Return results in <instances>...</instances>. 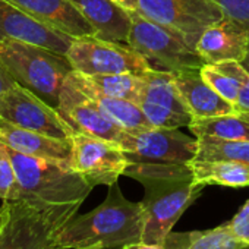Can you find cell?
<instances>
[{
	"label": "cell",
	"mask_w": 249,
	"mask_h": 249,
	"mask_svg": "<svg viewBox=\"0 0 249 249\" xmlns=\"http://www.w3.org/2000/svg\"><path fill=\"white\" fill-rule=\"evenodd\" d=\"M201 76L217 94H220L224 100H227L236 106V103L239 100L240 88L243 84L242 81H239V79L233 78L231 75L224 73V72L218 71L217 68H214L213 65H207V63L201 69Z\"/></svg>",
	"instance_id": "cell-25"
},
{
	"label": "cell",
	"mask_w": 249,
	"mask_h": 249,
	"mask_svg": "<svg viewBox=\"0 0 249 249\" xmlns=\"http://www.w3.org/2000/svg\"><path fill=\"white\" fill-rule=\"evenodd\" d=\"M188 128L196 138L208 137L221 141H249V114L236 111L194 120Z\"/></svg>",
	"instance_id": "cell-22"
},
{
	"label": "cell",
	"mask_w": 249,
	"mask_h": 249,
	"mask_svg": "<svg viewBox=\"0 0 249 249\" xmlns=\"http://www.w3.org/2000/svg\"><path fill=\"white\" fill-rule=\"evenodd\" d=\"M5 147L14 163L19 185L17 201L49 207L82 205L92 191V186L71 164L25 156L8 145Z\"/></svg>",
	"instance_id": "cell-3"
},
{
	"label": "cell",
	"mask_w": 249,
	"mask_h": 249,
	"mask_svg": "<svg viewBox=\"0 0 249 249\" xmlns=\"http://www.w3.org/2000/svg\"><path fill=\"white\" fill-rule=\"evenodd\" d=\"M95 30V37L106 41L128 44L132 28V12L113 0H72Z\"/></svg>",
	"instance_id": "cell-19"
},
{
	"label": "cell",
	"mask_w": 249,
	"mask_h": 249,
	"mask_svg": "<svg viewBox=\"0 0 249 249\" xmlns=\"http://www.w3.org/2000/svg\"><path fill=\"white\" fill-rule=\"evenodd\" d=\"M128 46L138 52L154 71H201L205 62L185 38L138 12H132Z\"/></svg>",
	"instance_id": "cell-6"
},
{
	"label": "cell",
	"mask_w": 249,
	"mask_h": 249,
	"mask_svg": "<svg viewBox=\"0 0 249 249\" xmlns=\"http://www.w3.org/2000/svg\"><path fill=\"white\" fill-rule=\"evenodd\" d=\"M141 202L124 198L119 183L108 186L106 199L85 214H75L57 231L54 245L79 249H113L142 242Z\"/></svg>",
	"instance_id": "cell-2"
},
{
	"label": "cell",
	"mask_w": 249,
	"mask_h": 249,
	"mask_svg": "<svg viewBox=\"0 0 249 249\" xmlns=\"http://www.w3.org/2000/svg\"><path fill=\"white\" fill-rule=\"evenodd\" d=\"M128 164L126 154L117 144L87 134H73L71 167L92 188L116 183Z\"/></svg>",
	"instance_id": "cell-12"
},
{
	"label": "cell",
	"mask_w": 249,
	"mask_h": 249,
	"mask_svg": "<svg viewBox=\"0 0 249 249\" xmlns=\"http://www.w3.org/2000/svg\"><path fill=\"white\" fill-rule=\"evenodd\" d=\"M0 36L40 46L65 56L75 41V37L40 22L8 0H0Z\"/></svg>",
	"instance_id": "cell-14"
},
{
	"label": "cell",
	"mask_w": 249,
	"mask_h": 249,
	"mask_svg": "<svg viewBox=\"0 0 249 249\" xmlns=\"http://www.w3.org/2000/svg\"><path fill=\"white\" fill-rule=\"evenodd\" d=\"M213 249H249V243H246V242H243V240H240L239 237L234 236V237L226 240L224 243L217 245Z\"/></svg>",
	"instance_id": "cell-32"
},
{
	"label": "cell",
	"mask_w": 249,
	"mask_h": 249,
	"mask_svg": "<svg viewBox=\"0 0 249 249\" xmlns=\"http://www.w3.org/2000/svg\"><path fill=\"white\" fill-rule=\"evenodd\" d=\"M189 167L196 183L227 188L249 186V164L234 160H192Z\"/></svg>",
	"instance_id": "cell-21"
},
{
	"label": "cell",
	"mask_w": 249,
	"mask_h": 249,
	"mask_svg": "<svg viewBox=\"0 0 249 249\" xmlns=\"http://www.w3.org/2000/svg\"><path fill=\"white\" fill-rule=\"evenodd\" d=\"M137 12L175 31L194 49L201 34L224 18L210 0H140Z\"/></svg>",
	"instance_id": "cell-8"
},
{
	"label": "cell",
	"mask_w": 249,
	"mask_h": 249,
	"mask_svg": "<svg viewBox=\"0 0 249 249\" xmlns=\"http://www.w3.org/2000/svg\"><path fill=\"white\" fill-rule=\"evenodd\" d=\"M89 84L100 92L113 97L138 103L144 88L142 75L137 73H110V75H84Z\"/></svg>",
	"instance_id": "cell-23"
},
{
	"label": "cell",
	"mask_w": 249,
	"mask_h": 249,
	"mask_svg": "<svg viewBox=\"0 0 249 249\" xmlns=\"http://www.w3.org/2000/svg\"><path fill=\"white\" fill-rule=\"evenodd\" d=\"M49 249H79V248H71V246H52V248H49Z\"/></svg>",
	"instance_id": "cell-35"
},
{
	"label": "cell",
	"mask_w": 249,
	"mask_h": 249,
	"mask_svg": "<svg viewBox=\"0 0 249 249\" xmlns=\"http://www.w3.org/2000/svg\"><path fill=\"white\" fill-rule=\"evenodd\" d=\"M19 185L15 173L14 163L6 151L5 144L0 142V199L17 201Z\"/></svg>",
	"instance_id": "cell-27"
},
{
	"label": "cell",
	"mask_w": 249,
	"mask_h": 249,
	"mask_svg": "<svg viewBox=\"0 0 249 249\" xmlns=\"http://www.w3.org/2000/svg\"><path fill=\"white\" fill-rule=\"evenodd\" d=\"M113 2L117 3L119 6H122L123 9L129 11V12H137L140 0H113Z\"/></svg>",
	"instance_id": "cell-34"
},
{
	"label": "cell",
	"mask_w": 249,
	"mask_h": 249,
	"mask_svg": "<svg viewBox=\"0 0 249 249\" xmlns=\"http://www.w3.org/2000/svg\"><path fill=\"white\" fill-rule=\"evenodd\" d=\"M242 63L246 68V75H245V79H243V84L240 88V94H239V100L236 103V108H237V111L249 114V54Z\"/></svg>",
	"instance_id": "cell-30"
},
{
	"label": "cell",
	"mask_w": 249,
	"mask_h": 249,
	"mask_svg": "<svg viewBox=\"0 0 249 249\" xmlns=\"http://www.w3.org/2000/svg\"><path fill=\"white\" fill-rule=\"evenodd\" d=\"M226 226L233 236L249 243V199L229 221H226Z\"/></svg>",
	"instance_id": "cell-29"
},
{
	"label": "cell",
	"mask_w": 249,
	"mask_h": 249,
	"mask_svg": "<svg viewBox=\"0 0 249 249\" xmlns=\"http://www.w3.org/2000/svg\"><path fill=\"white\" fill-rule=\"evenodd\" d=\"M195 50L207 65L229 60L242 63L249 54V30L223 18L201 34Z\"/></svg>",
	"instance_id": "cell-15"
},
{
	"label": "cell",
	"mask_w": 249,
	"mask_h": 249,
	"mask_svg": "<svg viewBox=\"0 0 249 249\" xmlns=\"http://www.w3.org/2000/svg\"><path fill=\"white\" fill-rule=\"evenodd\" d=\"M0 117L19 128L59 140H72L75 134L57 108L19 84L0 97Z\"/></svg>",
	"instance_id": "cell-10"
},
{
	"label": "cell",
	"mask_w": 249,
	"mask_h": 249,
	"mask_svg": "<svg viewBox=\"0 0 249 249\" xmlns=\"http://www.w3.org/2000/svg\"><path fill=\"white\" fill-rule=\"evenodd\" d=\"M81 205L49 207L30 201H3L0 207V249H49L62 226Z\"/></svg>",
	"instance_id": "cell-5"
},
{
	"label": "cell",
	"mask_w": 249,
	"mask_h": 249,
	"mask_svg": "<svg viewBox=\"0 0 249 249\" xmlns=\"http://www.w3.org/2000/svg\"><path fill=\"white\" fill-rule=\"evenodd\" d=\"M144 88L138 101L154 128H182L194 122L172 72L148 71L142 73Z\"/></svg>",
	"instance_id": "cell-13"
},
{
	"label": "cell",
	"mask_w": 249,
	"mask_h": 249,
	"mask_svg": "<svg viewBox=\"0 0 249 249\" xmlns=\"http://www.w3.org/2000/svg\"><path fill=\"white\" fill-rule=\"evenodd\" d=\"M40 22L71 37H95V30L72 0H8Z\"/></svg>",
	"instance_id": "cell-16"
},
{
	"label": "cell",
	"mask_w": 249,
	"mask_h": 249,
	"mask_svg": "<svg viewBox=\"0 0 249 249\" xmlns=\"http://www.w3.org/2000/svg\"><path fill=\"white\" fill-rule=\"evenodd\" d=\"M57 111L75 134L103 138L117 144L120 148L131 134L117 126L100 104L71 78V73L60 91Z\"/></svg>",
	"instance_id": "cell-9"
},
{
	"label": "cell",
	"mask_w": 249,
	"mask_h": 249,
	"mask_svg": "<svg viewBox=\"0 0 249 249\" xmlns=\"http://www.w3.org/2000/svg\"><path fill=\"white\" fill-rule=\"evenodd\" d=\"M234 237L231 231L227 229L226 223L210 229V230H199V231H182L183 249H213L220 243Z\"/></svg>",
	"instance_id": "cell-26"
},
{
	"label": "cell",
	"mask_w": 249,
	"mask_h": 249,
	"mask_svg": "<svg viewBox=\"0 0 249 249\" xmlns=\"http://www.w3.org/2000/svg\"><path fill=\"white\" fill-rule=\"evenodd\" d=\"M0 60L19 85L59 107L60 91L73 71L68 56L0 36Z\"/></svg>",
	"instance_id": "cell-4"
},
{
	"label": "cell",
	"mask_w": 249,
	"mask_h": 249,
	"mask_svg": "<svg viewBox=\"0 0 249 249\" xmlns=\"http://www.w3.org/2000/svg\"><path fill=\"white\" fill-rule=\"evenodd\" d=\"M120 249H166L163 243H145V242H135L122 246Z\"/></svg>",
	"instance_id": "cell-33"
},
{
	"label": "cell",
	"mask_w": 249,
	"mask_h": 249,
	"mask_svg": "<svg viewBox=\"0 0 249 249\" xmlns=\"http://www.w3.org/2000/svg\"><path fill=\"white\" fill-rule=\"evenodd\" d=\"M0 142L25 156L71 164L72 140H59L36 131H28L3 117H0Z\"/></svg>",
	"instance_id": "cell-17"
},
{
	"label": "cell",
	"mask_w": 249,
	"mask_h": 249,
	"mask_svg": "<svg viewBox=\"0 0 249 249\" xmlns=\"http://www.w3.org/2000/svg\"><path fill=\"white\" fill-rule=\"evenodd\" d=\"M196 140V160H234L249 164V141H221L208 137Z\"/></svg>",
	"instance_id": "cell-24"
},
{
	"label": "cell",
	"mask_w": 249,
	"mask_h": 249,
	"mask_svg": "<svg viewBox=\"0 0 249 249\" xmlns=\"http://www.w3.org/2000/svg\"><path fill=\"white\" fill-rule=\"evenodd\" d=\"M66 56L73 71L87 76L110 73L142 75L151 71L150 63L131 46L97 37L75 38Z\"/></svg>",
	"instance_id": "cell-7"
},
{
	"label": "cell",
	"mask_w": 249,
	"mask_h": 249,
	"mask_svg": "<svg viewBox=\"0 0 249 249\" xmlns=\"http://www.w3.org/2000/svg\"><path fill=\"white\" fill-rule=\"evenodd\" d=\"M15 84H18V82L14 79V76L6 69L3 62L0 60V97H2L8 89H11Z\"/></svg>",
	"instance_id": "cell-31"
},
{
	"label": "cell",
	"mask_w": 249,
	"mask_h": 249,
	"mask_svg": "<svg viewBox=\"0 0 249 249\" xmlns=\"http://www.w3.org/2000/svg\"><path fill=\"white\" fill-rule=\"evenodd\" d=\"M71 78L100 104L104 113L117 124V126H120L126 132L135 134V132L154 128L138 103L129 101V100H122V98H113L97 91L89 84V81L76 71L71 72Z\"/></svg>",
	"instance_id": "cell-20"
},
{
	"label": "cell",
	"mask_w": 249,
	"mask_h": 249,
	"mask_svg": "<svg viewBox=\"0 0 249 249\" xmlns=\"http://www.w3.org/2000/svg\"><path fill=\"white\" fill-rule=\"evenodd\" d=\"M229 18L249 30V0H210Z\"/></svg>",
	"instance_id": "cell-28"
},
{
	"label": "cell",
	"mask_w": 249,
	"mask_h": 249,
	"mask_svg": "<svg viewBox=\"0 0 249 249\" xmlns=\"http://www.w3.org/2000/svg\"><path fill=\"white\" fill-rule=\"evenodd\" d=\"M176 87L192 114L194 120L236 113L237 108L230 101L217 94L201 76V71L175 72Z\"/></svg>",
	"instance_id": "cell-18"
},
{
	"label": "cell",
	"mask_w": 249,
	"mask_h": 249,
	"mask_svg": "<svg viewBox=\"0 0 249 249\" xmlns=\"http://www.w3.org/2000/svg\"><path fill=\"white\" fill-rule=\"evenodd\" d=\"M123 175L138 180L144 188L141 204L145 243H163L204 189V185L195 182L189 164L129 163Z\"/></svg>",
	"instance_id": "cell-1"
},
{
	"label": "cell",
	"mask_w": 249,
	"mask_h": 249,
	"mask_svg": "<svg viewBox=\"0 0 249 249\" xmlns=\"http://www.w3.org/2000/svg\"><path fill=\"white\" fill-rule=\"evenodd\" d=\"M122 150L129 163L189 164L198 154V140L178 128H150L129 134Z\"/></svg>",
	"instance_id": "cell-11"
}]
</instances>
